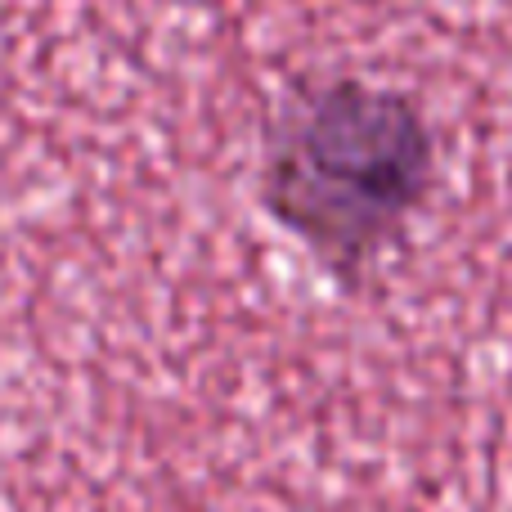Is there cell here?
<instances>
[{
  "mask_svg": "<svg viewBox=\"0 0 512 512\" xmlns=\"http://www.w3.org/2000/svg\"><path fill=\"white\" fill-rule=\"evenodd\" d=\"M432 167V135L405 95L337 81L279 108L265 203L333 270L355 274L423 203Z\"/></svg>",
  "mask_w": 512,
  "mask_h": 512,
  "instance_id": "cell-1",
  "label": "cell"
}]
</instances>
